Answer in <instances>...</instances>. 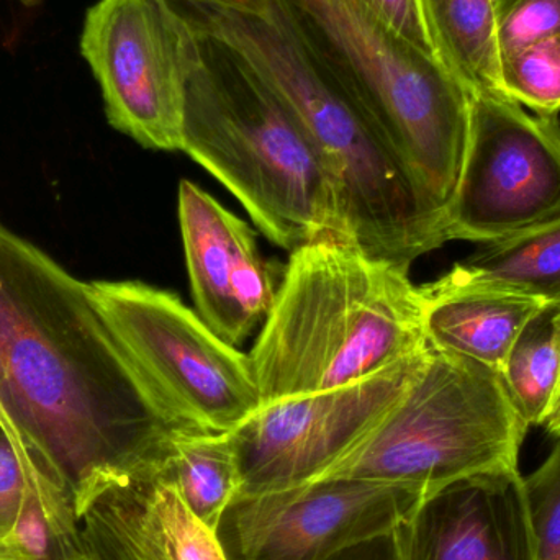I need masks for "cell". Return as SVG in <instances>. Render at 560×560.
Returning a JSON list of instances; mask_svg holds the SVG:
<instances>
[{"mask_svg": "<svg viewBox=\"0 0 560 560\" xmlns=\"http://www.w3.org/2000/svg\"><path fill=\"white\" fill-rule=\"evenodd\" d=\"M427 493L359 479H325L240 495L215 535L226 560H326L397 529Z\"/></svg>", "mask_w": 560, "mask_h": 560, "instance_id": "obj_11", "label": "cell"}, {"mask_svg": "<svg viewBox=\"0 0 560 560\" xmlns=\"http://www.w3.org/2000/svg\"><path fill=\"white\" fill-rule=\"evenodd\" d=\"M190 25L196 38L184 153L217 177L280 248L293 252L319 236L349 242L335 186L305 125L235 46Z\"/></svg>", "mask_w": 560, "mask_h": 560, "instance_id": "obj_4", "label": "cell"}, {"mask_svg": "<svg viewBox=\"0 0 560 560\" xmlns=\"http://www.w3.org/2000/svg\"><path fill=\"white\" fill-rule=\"evenodd\" d=\"M499 56L560 36V0H495Z\"/></svg>", "mask_w": 560, "mask_h": 560, "instance_id": "obj_22", "label": "cell"}, {"mask_svg": "<svg viewBox=\"0 0 560 560\" xmlns=\"http://www.w3.org/2000/svg\"><path fill=\"white\" fill-rule=\"evenodd\" d=\"M92 299L167 417L230 433L259 407L252 359L223 341L179 296L135 280L89 282Z\"/></svg>", "mask_w": 560, "mask_h": 560, "instance_id": "obj_7", "label": "cell"}, {"mask_svg": "<svg viewBox=\"0 0 560 560\" xmlns=\"http://www.w3.org/2000/svg\"><path fill=\"white\" fill-rule=\"evenodd\" d=\"M542 428H545L549 436L555 438V440L560 443V382L555 400H552L551 408H549L548 417H546L545 423H542Z\"/></svg>", "mask_w": 560, "mask_h": 560, "instance_id": "obj_26", "label": "cell"}, {"mask_svg": "<svg viewBox=\"0 0 560 560\" xmlns=\"http://www.w3.org/2000/svg\"><path fill=\"white\" fill-rule=\"evenodd\" d=\"M0 560H30L25 556L20 555L19 551L7 545L3 539H0Z\"/></svg>", "mask_w": 560, "mask_h": 560, "instance_id": "obj_28", "label": "cell"}, {"mask_svg": "<svg viewBox=\"0 0 560 560\" xmlns=\"http://www.w3.org/2000/svg\"><path fill=\"white\" fill-rule=\"evenodd\" d=\"M173 3L190 23L235 46L305 125L335 186L349 242L408 269L444 245L436 217L280 0H255L253 10Z\"/></svg>", "mask_w": 560, "mask_h": 560, "instance_id": "obj_2", "label": "cell"}, {"mask_svg": "<svg viewBox=\"0 0 560 560\" xmlns=\"http://www.w3.org/2000/svg\"><path fill=\"white\" fill-rule=\"evenodd\" d=\"M382 25L407 39L427 55L434 56L418 0H358Z\"/></svg>", "mask_w": 560, "mask_h": 560, "instance_id": "obj_24", "label": "cell"}, {"mask_svg": "<svg viewBox=\"0 0 560 560\" xmlns=\"http://www.w3.org/2000/svg\"><path fill=\"white\" fill-rule=\"evenodd\" d=\"M335 69L438 222L459 179L470 94L358 0H280ZM443 236V235H441Z\"/></svg>", "mask_w": 560, "mask_h": 560, "instance_id": "obj_5", "label": "cell"}, {"mask_svg": "<svg viewBox=\"0 0 560 560\" xmlns=\"http://www.w3.org/2000/svg\"><path fill=\"white\" fill-rule=\"evenodd\" d=\"M528 430L499 372L428 345L390 410L316 480H372L431 495L480 474L518 470Z\"/></svg>", "mask_w": 560, "mask_h": 560, "instance_id": "obj_6", "label": "cell"}, {"mask_svg": "<svg viewBox=\"0 0 560 560\" xmlns=\"http://www.w3.org/2000/svg\"><path fill=\"white\" fill-rule=\"evenodd\" d=\"M500 91L538 115L560 112V36L500 56Z\"/></svg>", "mask_w": 560, "mask_h": 560, "instance_id": "obj_20", "label": "cell"}, {"mask_svg": "<svg viewBox=\"0 0 560 560\" xmlns=\"http://www.w3.org/2000/svg\"><path fill=\"white\" fill-rule=\"evenodd\" d=\"M434 55L467 89L502 94L495 0H418ZM503 95V94H502Z\"/></svg>", "mask_w": 560, "mask_h": 560, "instance_id": "obj_17", "label": "cell"}, {"mask_svg": "<svg viewBox=\"0 0 560 560\" xmlns=\"http://www.w3.org/2000/svg\"><path fill=\"white\" fill-rule=\"evenodd\" d=\"M179 223L197 313L238 348L271 315L283 271L265 261L248 223L190 180L179 186Z\"/></svg>", "mask_w": 560, "mask_h": 560, "instance_id": "obj_12", "label": "cell"}, {"mask_svg": "<svg viewBox=\"0 0 560 560\" xmlns=\"http://www.w3.org/2000/svg\"><path fill=\"white\" fill-rule=\"evenodd\" d=\"M161 464L98 480L74 500L82 559L226 560Z\"/></svg>", "mask_w": 560, "mask_h": 560, "instance_id": "obj_13", "label": "cell"}, {"mask_svg": "<svg viewBox=\"0 0 560 560\" xmlns=\"http://www.w3.org/2000/svg\"><path fill=\"white\" fill-rule=\"evenodd\" d=\"M194 38L173 0H98L89 9L81 51L115 130L148 150L183 151Z\"/></svg>", "mask_w": 560, "mask_h": 560, "instance_id": "obj_9", "label": "cell"}, {"mask_svg": "<svg viewBox=\"0 0 560 560\" xmlns=\"http://www.w3.org/2000/svg\"><path fill=\"white\" fill-rule=\"evenodd\" d=\"M523 489L538 560H560V443Z\"/></svg>", "mask_w": 560, "mask_h": 560, "instance_id": "obj_21", "label": "cell"}, {"mask_svg": "<svg viewBox=\"0 0 560 560\" xmlns=\"http://www.w3.org/2000/svg\"><path fill=\"white\" fill-rule=\"evenodd\" d=\"M0 424H2V415H0Z\"/></svg>", "mask_w": 560, "mask_h": 560, "instance_id": "obj_29", "label": "cell"}, {"mask_svg": "<svg viewBox=\"0 0 560 560\" xmlns=\"http://www.w3.org/2000/svg\"><path fill=\"white\" fill-rule=\"evenodd\" d=\"M427 349L364 381L259 407L230 431L240 495L293 489L328 472L390 410Z\"/></svg>", "mask_w": 560, "mask_h": 560, "instance_id": "obj_10", "label": "cell"}, {"mask_svg": "<svg viewBox=\"0 0 560 560\" xmlns=\"http://www.w3.org/2000/svg\"><path fill=\"white\" fill-rule=\"evenodd\" d=\"M161 470L190 512L212 532L242 489L230 433L183 431L174 440Z\"/></svg>", "mask_w": 560, "mask_h": 560, "instance_id": "obj_18", "label": "cell"}, {"mask_svg": "<svg viewBox=\"0 0 560 560\" xmlns=\"http://www.w3.org/2000/svg\"><path fill=\"white\" fill-rule=\"evenodd\" d=\"M500 375L523 421L542 427L560 382V302L546 303L526 322Z\"/></svg>", "mask_w": 560, "mask_h": 560, "instance_id": "obj_19", "label": "cell"}, {"mask_svg": "<svg viewBox=\"0 0 560 560\" xmlns=\"http://www.w3.org/2000/svg\"><path fill=\"white\" fill-rule=\"evenodd\" d=\"M39 479L49 477L0 424V539L9 535L30 489Z\"/></svg>", "mask_w": 560, "mask_h": 560, "instance_id": "obj_23", "label": "cell"}, {"mask_svg": "<svg viewBox=\"0 0 560 560\" xmlns=\"http://www.w3.org/2000/svg\"><path fill=\"white\" fill-rule=\"evenodd\" d=\"M199 2L213 3V5L229 7L236 10L255 9V0H199Z\"/></svg>", "mask_w": 560, "mask_h": 560, "instance_id": "obj_27", "label": "cell"}, {"mask_svg": "<svg viewBox=\"0 0 560 560\" xmlns=\"http://www.w3.org/2000/svg\"><path fill=\"white\" fill-rule=\"evenodd\" d=\"M397 536L401 560H538L520 469L436 490Z\"/></svg>", "mask_w": 560, "mask_h": 560, "instance_id": "obj_14", "label": "cell"}, {"mask_svg": "<svg viewBox=\"0 0 560 560\" xmlns=\"http://www.w3.org/2000/svg\"><path fill=\"white\" fill-rule=\"evenodd\" d=\"M427 348L410 269L319 236L290 255L248 355L265 407L364 381Z\"/></svg>", "mask_w": 560, "mask_h": 560, "instance_id": "obj_3", "label": "cell"}, {"mask_svg": "<svg viewBox=\"0 0 560 560\" xmlns=\"http://www.w3.org/2000/svg\"><path fill=\"white\" fill-rule=\"evenodd\" d=\"M326 560H401L397 529L349 546Z\"/></svg>", "mask_w": 560, "mask_h": 560, "instance_id": "obj_25", "label": "cell"}, {"mask_svg": "<svg viewBox=\"0 0 560 560\" xmlns=\"http://www.w3.org/2000/svg\"><path fill=\"white\" fill-rule=\"evenodd\" d=\"M434 285L453 292H487L539 303L560 302V219L486 245Z\"/></svg>", "mask_w": 560, "mask_h": 560, "instance_id": "obj_16", "label": "cell"}, {"mask_svg": "<svg viewBox=\"0 0 560 560\" xmlns=\"http://www.w3.org/2000/svg\"><path fill=\"white\" fill-rule=\"evenodd\" d=\"M560 219V121L502 94L470 95L469 135L444 243L503 242Z\"/></svg>", "mask_w": 560, "mask_h": 560, "instance_id": "obj_8", "label": "cell"}, {"mask_svg": "<svg viewBox=\"0 0 560 560\" xmlns=\"http://www.w3.org/2000/svg\"><path fill=\"white\" fill-rule=\"evenodd\" d=\"M0 415L72 503L98 480L160 466L189 431L158 404L89 282L2 222Z\"/></svg>", "mask_w": 560, "mask_h": 560, "instance_id": "obj_1", "label": "cell"}, {"mask_svg": "<svg viewBox=\"0 0 560 560\" xmlns=\"http://www.w3.org/2000/svg\"><path fill=\"white\" fill-rule=\"evenodd\" d=\"M417 287L428 345L499 374L523 326L546 305L497 293L453 292L433 282Z\"/></svg>", "mask_w": 560, "mask_h": 560, "instance_id": "obj_15", "label": "cell"}]
</instances>
